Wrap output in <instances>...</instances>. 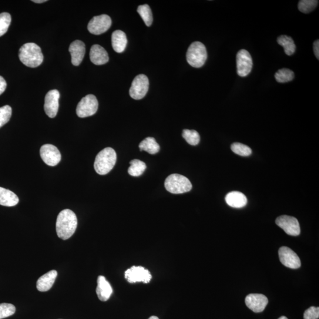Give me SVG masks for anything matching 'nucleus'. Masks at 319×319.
Wrapping results in <instances>:
<instances>
[{"instance_id":"4","label":"nucleus","mask_w":319,"mask_h":319,"mask_svg":"<svg viewBox=\"0 0 319 319\" xmlns=\"http://www.w3.org/2000/svg\"><path fill=\"white\" fill-rule=\"evenodd\" d=\"M207 57L206 47L200 42L191 43L188 48L187 61L193 68H199L203 66L206 61Z\"/></svg>"},{"instance_id":"5","label":"nucleus","mask_w":319,"mask_h":319,"mask_svg":"<svg viewBox=\"0 0 319 319\" xmlns=\"http://www.w3.org/2000/svg\"><path fill=\"white\" fill-rule=\"evenodd\" d=\"M164 186L168 191L173 194L186 193L192 188L190 180L179 174H173L168 176L164 182Z\"/></svg>"},{"instance_id":"9","label":"nucleus","mask_w":319,"mask_h":319,"mask_svg":"<svg viewBox=\"0 0 319 319\" xmlns=\"http://www.w3.org/2000/svg\"><path fill=\"white\" fill-rule=\"evenodd\" d=\"M125 278L130 283L143 282L148 283L152 280L150 272L145 268L141 266H133L125 272Z\"/></svg>"},{"instance_id":"20","label":"nucleus","mask_w":319,"mask_h":319,"mask_svg":"<svg viewBox=\"0 0 319 319\" xmlns=\"http://www.w3.org/2000/svg\"><path fill=\"white\" fill-rule=\"evenodd\" d=\"M227 203L231 207L241 208L247 204V198L240 191H231L226 197Z\"/></svg>"},{"instance_id":"24","label":"nucleus","mask_w":319,"mask_h":319,"mask_svg":"<svg viewBox=\"0 0 319 319\" xmlns=\"http://www.w3.org/2000/svg\"><path fill=\"white\" fill-rule=\"evenodd\" d=\"M277 43L283 47L285 54L288 56L294 54L296 47H295L293 39L291 37L286 35L280 36L277 39Z\"/></svg>"},{"instance_id":"7","label":"nucleus","mask_w":319,"mask_h":319,"mask_svg":"<svg viewBox=\"0 0 319 319\" xmlns=\"http://www.w3.org/2000/svg\"><path fill=\"white\" fill-rule=\"evenodd\" d=\"M149 88V78L146 75L141 74L134 79L130 89V95L134 99H143L146 95Z\"/></svg>"},{"instance_id":"23","label":"nucleus","mask_w":319,"mask_h":319,"mask_svg":"<svg viewBox=\"0 0 319 319\" xmlns=\"http://www.w3.org/2000/svg\"><path fill=\"white\" fill-rule=\"evenodd\" d=\"M141 151H146L151 154H155L159 152L160 147L153 137H147L141 142L139 145Z\"/></svg>"},{"instance_id":"32","label":"nucleus","mask_w":319,"mask_h":319,"mask_svg":"<svg viewBox=\"0 0 319 319\" xmlns=\"http://www.w3.org/2000/svg\"><path fill=\"white\" fill-rule=\"evenodd\" d=\"M12 115V109L9 105L0 107V129L8 123Z\"/></svg>"},{"instance_id":"14","label":"nucleus","mask_w":319,"mask_h":319,"mask_svg":"<svg viewBox=\"0 0 319 319\" xmlns=\"http://www.w3.org/2000/svg\"><path fill=\"white\" fill-rule=\"evenodd\" d=\"M60 93L57 89L50 90L46 94L45 99L44 109L47 116L50 118H55L59 110Z\"/></svg>"},{"instance_id":"12","label":"nucleus","mask_w":319,"mask_h":319,"mask_svg":"<svg viewBox=\"0 0 319 319\" xmlns=\"http://www.w3.org/2000/svg\"><path fill=\"white\" fill-rule=\"evenodd\" d=\"M40 156L47 165L55 166L61 160V154L58 148L52 144H45L40 150Z\"/></svg>"},{"instance_id":"28","label":"nucleus","mask_w":319,"mask_h":319,"mask_svg":"<svg viewBox=\"0 0 319 319\" xmlns=\"http://www.w3.org/2000/svg\"><path fill=\"white\" fill-rule=\"evenodd\" d=\"M182 136L188 144L196 146L200 142V136L195 130H184Z\"/></svg>"},{"instance_id":"15","label":"nucleus","mask_w":319,"mask_h":319,"mask_svg":"<svg viewBox=\"0 0 319 319\" xmlns=\"http://www.w3.org/2000/svg\"><path fill=\"white\" fill-rule=\"evenodd\" d=\"M268 303L267 297L261 294H250L246 298L247 306L255 313L263 311Z\"/></svg>"},{"instance_id":"16","label":"nucleus","mask_w":319,"mask_h":319,"mask_svg":"<svg viewBox=\"0 0 319 319\" xmlns=\"http://www.w3.org/2000/svg\"><path fill=\"white\" fill-rule=\"evenodd\" d=\"M69 51L71 55V61L74 66H79L85 54V43L80 40H75L70 44Z\"/></svg>"},{"instance_id":"36","label":"nucleus","mask_w":319,"mask_h":319,"mask_svg":"<svg viewBox=\"0 0 319 319\" xmlns=\"http://www.w3.org/2000/svg\"><path fill=\"white\" fill-rule=\"evenodd\" d=\"M313 49L315 57L318 60L319 59V42L318 40H315L313 44Z\"/></svg>"},{"instance_id":"22","label":"nucleus","mask_w":319,"mask_h":319,"mask_svg":"<svg viewBox=\"0 0 319 319\" xmlns=\"http://www.w3.org/2000/svg\"><path fill=\"white\" fill-rule=\"evenodd\" d=\"M19 199L12 191L0 187V204L2 206L12 207L18 204Z\"/></svg>"},{"instance_id":"37","label":"nucleus","mask_w":319,"mask_h":319,"mask_svg":"<svg viewBox=\"0 0 319 319\" xmlns=\"http://www.w3.org/2000/svg\"><path fill=\"white\" fill-rule=\"evenodd\" d=\"M33 2H35L36 3H43L46 2V0H33Z\"/></svg>"},{"instance_id":"26","label":"nucleus","mask_w":319,"mask_h":319,"mask_svg":"<svg viewBox=\"0 0 319 319\" xmlns=\"http://www.w3.org/2000/svg\"><path fill=\"white\" fill-rule=\"evenodd\" d=\"M137 12L139 13L147 26L149 27L152 25L153 15L152 10L149 5H144L139 6Z\"/></svg>"},{"instance_id":"34","label":"nucleus","mask_w":319,"mask_h":319,"mask_svg":"<svg viewBox=\"0 0 319 319\" xmlns=\"http://www.w3.org/2000/svg\"><path fill=\"white\" fill-rule=\"evenodd\" d=\"M319 317V308L311 306L305 310L304 319H318Z\"/></svg>"},{"instance_id":"31","label":"nucleus","mask_w":319,"mask_h":319,"mask_svg":"<svg viewBox=\"0 0 319 319\" xmlns=\"http://www.w3.org/2000/svg\"><path fill=\"white\" fill-rule=\"evenodd\" d=\"M12 22L11 15L8 13L0 14V37L6 34Z\"/></svg>"},{"instance_id":"18","label":"nucleus","mask_w":319,"mask_h":319,"mask_svg":"<svg viewBox=\"0 0 319 319\" xmlns=\"http://www.w3.org/2000/svg\"><path fill=\"white\" fill-rule=\"evenodd\" d=\"M96 293L99 299L102 301L108 300L113 293L112 285L102 275H100L97 280Z\"/></svg>"},{"instance_id":"19","label":"nucleus","mask_w":319,"mask_h":319,"mask_svg":"<svg viewBox=\"0 0 319 319\" xmlns=\"http://www.w3.org/2000/svg\"><path fill=\"white\" fill-rule=\"evenodd\" d=\"M58 276V272L51 270L40 277L37 281L36 287L39 291L46 292L50 290Z\"/></svg>"},{"instance_id":"25","label":"nucleus","mask_w":319,"mask_h":319,"mask_svg":"<svg viewBox=\"0 0 319 319\" xmlns=\"http://www.w3.org/2000/svg\"><path fill=\"white\" fill-rule=\"evenodd\" d=\"M147 168L145 163L142 161L134 159L130 162V167L128 170L130 175L134 177H139L142 175Z\"/></svg>"},{"instance_id":"2","label":"nucleus","mask_w":319,"mask_h":319,"mask_svg":"<svg viewBox=\"0 0 319 319\" xmlns=\"http://www.w3.org/2000/svg\"><path fill=\"white\" fill-rule=\"evenodd\" d=\"M19 57L23 64L29 68H37L43 61L42 50L34 43H26L19 50Z\"/></svg>"},{"instance_id":"30","label":"nucleus","mask_w":319,"mask_h":319,"mask_svg":"<svg viewBox=\"0 0 319 319\" xmlns=\"http://www.w3.org/2000/svg\"><path fill=\"white\" fill-rule=\"evenodd\" d=\"M231 150L234 153L243 157L249 156L252 153L251 148L239 143L232 144Z\"/></svg>"},{"instance_id":"39","label":"nucleus","mask_w":319,"mask_h":319,"mask_svg":"<svg viewBox=\"0 0 319 319\" xmlns=\"http://www.w3.org/2000/svg\"><path fill=\"white\" fill-rule=\"evenodd\" d=\"M278 319H288V318L285 316H281Z\"/></svg>"},{"instance_id":"1","label":"nucleus","mask_w":319,"mask_h":319,"mask_svg":"<svg viewBox=\"0 0 319 319\" xmlns=\"http://www.w3.org/2000/svg\"><path fill=\"white\" fill-rule=\"evenodd\" d=\"M78 226L76 214L70 209L60 211L57 218L56 230L59 238L63 240H68L75 233Z\"/></svg>"},{"instance_id":"13","label":"nucleus","mask_w":319,"mask_h":319,"mask_svg":"<svg viewBox=\"0 0 319 319\" xmlns=\"http://www.w3.org/2000/svg\"><path fill=\"white\" fill-rule=\"evenodd\" d=\"M278 256H279L281 263L285 267L291 268V269H297L301 266L299 257L290 248L281 247L278 250Z\"/></svg>"},{"instance_id":"33","label":"nucleus","mask_w":319,"mask_h":319,"mask_svg":"<svg viewBox=\"0 0 319 319\" xmlns=\"http://www.w3.org/2000/svg\"><path fill=\"white\" fill-rule=\"evenodd\" d=\"M16 312L14 305L10 303L0 304V319L11 316Z\"/></svg>"},{"instance_id":"38","label":"nucleus","mask_w":319,"mask_h":319,"mask_svg":"<svg viewBox=\"0 0 319 319\" xmlns=\"http://www.w3.org/2000/svg\"><path fill=\"white\" fill-rule=\"evenodd\" d=\"M149 319H159V318H158L157 316H154V315H153V316L150 317Z\"/></svg>"},{"instance_id":"6","label":"nucleus","mask_w":319,"mask_h":319,"mask_svg":"<svg viewBox=\"0 0 319 319\" xmlns=\"http://www.w3.org/2000/svg\"><path fill=\"white\" fill-rule=\"evenodd\" d=\"M98 109V102L95 95L89 94L80 100L76 108V114L80 118H85L95 114Z\"/></svg>"},{"instance_id":"29","label":"nucleus","mask_w":319,"mask_h":319,"mask_svg":"<svg viewBox=\"0 0 319 319\" xmlns=\"http://www.w3.org/2000/svg\"><path fill=\"white\" fill-rule=\"evenodd\" d=\"M318 1L316 0H301L298 2V8L304 14L309 13L316 8Z\"/></svg>"},{"instance_id":"35","label":"nucleus","mask_w":319,"mask_h":319,"mask_svg":"<svg viewBox=\"0 0 319 319\" xmlns=\"http://www.w3.org/2000/svg\"><path fill=\"white\" fill-rule=\"evenodd\" d=\"M7 88V82L2 76H0V95L5 91Z\"/></svg>"},{"instance_id":"11","label":"nucleus","mask_w":319,"mask_h":319,"mask_svg":"<svg viewBox=\"0 0 319 319\" xmlns=\"http://www.w3.org/2000/svg\"><path fill=\"white\" fill-rule=\"evenodd\" d=\"M236 60L238 75L241 77L249 75L253 65L250 53L246 50H240L237 53Z\"/></svg>"},{"instance_id":"8","label":"nucleus","mask_w":319,"mask_h":319,"mask_svg":"<svg viewBox=\"0 0 319 319\" xmlns=\"http://www.w3.org/2000/svg\"><path fill=\"white\" fill-rule=\"evenodd\" d=\"M110 17L106 15L95 16L89 22L88 31L95 35H100L107 31L112 26Z\"/></svg>"},{"instance_id":"27","label":"nucleus","mask_w":319,"mask_h":319,"mask_svg":"<svg viewBox=\"0 0 319 319\" xmlns=\"http://www.w3.org/2000/svg\"><path fill=\"white\" fill-rule=\"evenodd\" d=\"M294 78V73L289 69L283 68L278 70L275 74V78L279 83H286L291 81Z\"/></svg>"},{"instance_id":"3","label":"nucleus","mask_w":319,"mask_h":319,"mask_svg":"<svg viewBox=\"0 0 319 319\" xmlns=\"http://www.w3.org/2000/svg\"><path fill=\"white\" fill-rule=\"evenodd\" d=\"M117 162V154L112 148L107 147L97 154L94 163L96 172L105 175L112 170Z\"/></svg>"},{"instance_id":"17","label":"nucleus","mask_w":319,"mask_h":319,"mask_svg":"<svg viewBox=\"0 0 319 319\" xmlns=\"http://www.w3.org/2000/svg\"><path fill=\"white\" fill-rule=\"evenodd\" d=\"M90 59L96 65H102L109 61L108 53L98 45H94L90 50Z\"/></svg>"},{"instance_id":"10","label":"nucleus","mask_w":319,"mask_h":319,"mask_svg":"<svg viewBox=\"0 0 319 319\" xmlns=\"http://www.w3.org/2000/svg\"><path fill=\"white\" fill-rule=\"evenodd\" d=\"M275 223L289 236H298L300 234L299 223L294 217L282 216L277 218Z\"/></svg>"},{"instance_id":"21","label":"nucleus","mask_w":319,"mask_h":319,"mask_svg":"<svg viewBox=\"0 0 319 319\" xmlns=\"http://www.w3.org/2000/svg\"><path fill=\"white\" fill-rule=\"evenodd\" d=\"M112 46L117 53H122L125 50L127 45L126 33L122 30H116L112 34Z\"/></svg>"}]
</instances>
